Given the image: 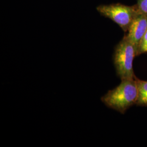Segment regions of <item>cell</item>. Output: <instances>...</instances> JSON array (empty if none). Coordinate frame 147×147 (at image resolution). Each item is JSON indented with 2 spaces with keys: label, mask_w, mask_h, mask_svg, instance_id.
Masks as SVG:
<instances>
[{
  "label": "cell",
  "mask_w": 147,
  "mask_h": 147,
  "mask_svg": "<svg viewBox=\"0 0 147 147\" xmlns=\"http://www.w3.org/2000/svg\"><path fill=\"white\" fill-rule=\"evenodd\" d=\"M137 56V47L125 35L116 45L113 56L116 73L121 80L136 78L133 69V62Z\"/></svg>",
  "instance_id": "obj_2"
},
{
  "label": "cell",
  "mask_w": 147,
  "mask_h": 147,
  "mask_svg": "<svg viewBox=\"0 0 147 147\" xmlns=\"http://www.w3.org/2000/svg\"><path fill=\"white\" fill-rule=\"evenodd\" d=\"M137 8L139 12L147 14V0H138Z\"/></svg>",
  "instance_id": "obj_7"
},
{
  "label": "cell",
  "mask_w": 147,
  "mask_h": 147,
  "mask_svg": "<svg viewBox=\"0 0 147 147\" xmlns=\"http://www.w3.org/2000/svg\"><path fill=\"white\" fill-rule=\"evenodd\" d=\"M147 30V14L138 11L129 28L127 38L138 47L142 37Z\"/></svg>",
  "instance_id": "obj_4"
},
{
  "label": "cell",
  "mask_w": 147,
  "mask_h": 147,
  "mask_svg": "<svg viewBox=\"0 0 147 147\" xmlns=\"http://www.w3.org/2000/svg\"><path fill=\"white\" fill-rule=\"evenodd\" d=\"M147 53V30L142 37L137 47V56Z\"/></svg>",
  "instance_id": "obj_6"
},
{
  "label": "cell",
  "mask_w": 147,
  "mask_h": 147,
  "mask_svg": "<svg viewBox=\"0 0 147 147\" xmlns=\"http://www.w3.org/2000/svg\"><path fill=\"white\" fill-rule=\"evenodd\" d=\"M137 98L135 78L122 80L120 84L102 96L101 100L107 107L124 114L131 106L136 104Z\"/></svg>",
  "instance_id": "obj_1"
},
{
  "label": "cell",
  "mask_w": 147,
  "mask_h": 147,
  "mask_svg": "<svg viewBox=\"0 0 147 147\" xmlns=\"http://www.w3.org/2000/svg\"><path fill=\"white\" fill-rule=\"evenodd\" d=\"M138 98L136 105L141 106H147V81L137 79L136 77Z\"/></svg>",
  "instance_id": "obj_5"
},
{
  "label": "cell",
  "mask_w": 147,
  "mask_h": 147,
  "mask_svg": "<svg viewBox=\"0 0 147 147\" xmlns=\"http://www.w3.org/2000/svg\"><path fill=\"white\" fill-rule=\"evenodd\" d=\"M96 9L100 14L114 21L125 32L128 31L138 12L137 5L129 6L119 3L99 5Z\"/></svg>",
  "instance_id": "obj_3"
}]
</instances>
